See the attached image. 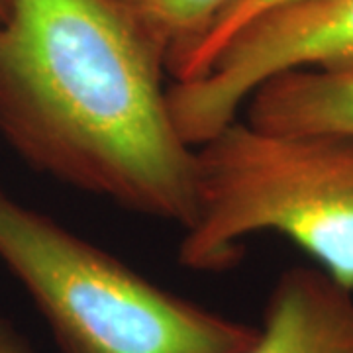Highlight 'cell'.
<instances>
[{"label":"cell","instance_id":"obj_6","mask_svg":"<svg viewBox=\"0 0 353 353\" xmlns=\"http://www.w3.org/2000/svg\"><path fill=\"white\" fill-rule=\"evenodd\" d=\"M243 110L245 122L267 132L353 136V67L281 73L255 88Z\"/></svg>","mask_w":353,"mask_h":353},{"label":"cell","instance_id":"obj_3","mask_svg":"<svg viewBox=\"0 0 353 353\" xmlns=\"http://www.w3.org/2000/svg\"><path fill=\"white\" fill-rule=\"evenodd\" d=\"M0 261L61 353H241L257 326L155 285L0 185Z\"/></svg>","mask_w":353,"mask_h":353},{"label":"cell","instance_id":"obj_11","mask_svg":"<svg viewBox=\"0 0 353 353\" xmlns=\"http://www.w3.org/2000/svg\"><path fill=\"white\" fill-rule=\"evenodd\" d=\"M118 2H122V4H126V6H134L138 0H118Z\"/></svg>","mask_w":353,"mask_h":353},{"label":"cell","instance_id":"obj_10","mask_svg":"<svg viewBox=\"0 0 353 353\" xmlns=\"http://www.w3.org/2000/svg\"><path fill=\"white\" fill-rule=\"evenodd\" d=\"M6 14H8V0H0V22L6 18Z\"/></svg>","mask_w":353,"mask_h":353},{"label":"cell","instance_id":"obj_9","mask_svg":"<svg viewBox=\"0 0 353 353\" xmlns=\"http://www.w3.org/2000/svg\"><path fill=\"white\" fill-rule=\"evenodd\" d=\"M0 353H34L24 336L8 320H0Z\"/></svg>","mask_w":353,"mask_h":353},{"label":"cell","instance_id":"obj_1","mask_svg":"<svg viewBox=\"0 0 353 353\" xmlns=\"http://www.w3.org/2000/svg\"><path fill=\"white\" fill-rule=\"evenodd\" d=\"M165 75L118 0H8L0 134L39 173L185 228L194 212V148L173 122Z\"/></svg>","mask_w":353,"mask_h":353},{"label":"cell","instance_id":"obj_7","mask_svg":"<svg viewBox=\"0 0 353 353\" xmlns=\"http://www.w3.org/2000/svg\"><path fill=\"white\" fill-rule=\"evenodd\" d=\"M238 0H138L132 12L155 51L165 73L189 53L216 20Z\"/></svg>","mask_w":353,"mask_h":353},{"label":"cell","instance_id":"obj_2","mask_svg":"<svg viewBox=\"0 0 353 353\" xmlns=\"http://www.w3.org/2000/svg\"><path fill=\"white\" fill-rule=\"evenodd\" d=\"M267 232L353 292V136L267 132L240 116L194 148L179 263L222 273L241 261V241Z\"/></svg>","mask_w":353,"mask_h":353},{"label":"cell","instance_id":"obj_4","mask_svg":"<svg viewBox=\"0 0 353 353\" xmlns=\"http://www.w3.org/2000/svg\"><path fill=\"white\" fill-rule=\"evenodd\" d=\"M353 67V0H287L234 32L192 81L167 85L179 134L196 148L240 118L259 85L294 69Z\"/></svg>","mask_w":353,"mask_h":353},{"label":"cell","instance_id":"obj_8","mask_svg":"<svg viewBox=\"0 0 353 353\" xmlns=\"http://www.w3.org/2000/svg\"><path fill=\"white\" fill-rule=\"evenodd\" d=\"M281 2H287V0H238L232 8H228L226 12L216 20L212 28L202 36L201 41L189 53H185L179 61L169 67L167 75L175 83L192 81L202 75V71L210 63L216 51L226 43V39L234 32H238L241 26L248 24L257 14L265 12L267 8H273Z\"/></svg>","mask_w":353,"mask_h":353},{"label":"cell","instance_id":"obj_5","mask_svg":"<svg viewBox=\"0 0 353 353\" xmlns=\"http://www.w3.org/2000/svg\"><path fill=\"white\" fill-rule=\"evenodd\" d=\"M241 353H353V292L318 267H290L275 281L257 336Z\"/></svg>","mask_w":353,"mask_h":353}]
</instances>
